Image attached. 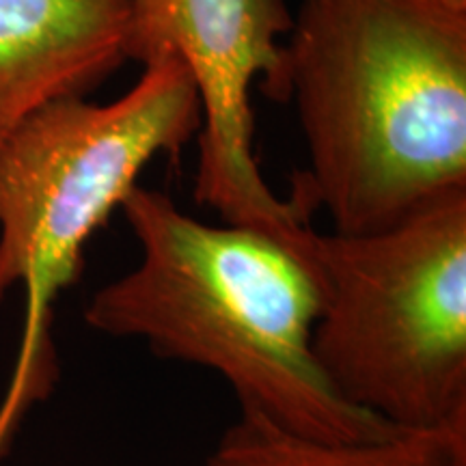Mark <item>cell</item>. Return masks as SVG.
<instances>
[{
	"label": "cell",
	"mask_w": 466,
	"mask_h": 466,
	"mask_svg": "<svg viewBox=\"0 0 466 466\" xmlns=\"http://www.w3.org/2000/svg\"><path fill=\"white\" fill-rule=\"evenodd\" d=\"M141 248L130 272L85 311L97 333L141 339L162 359L208 367L242 415L307 439L374 442L400 434L350 406L313 357L324 288L307 242L244 225H208L167 192L137 186L121 206Z\"/></svg>",
	"instance_id": "obj_1"
},
{
	"label": "cell",
	"mask_w": 466,
	"mask_h": 466,
	"mask_svg": "<svg viewBox=\"0 0 466 466\" xmlns=\"http://www.w3.org/2000/svg\"><path fill=\"white\" fill-rule=\"evenodd\" d=\"M300 175L335 233H370L466 186V9L302 0L288 35Z\"/></svg>",
	"instance_id": "obj_2"
},
{
	"label": "cell",
	"mask_w": 466,
	"mask_h": 466,
	"mask_svg": "<svg viewBox=\"0 0 466 466\" xmlns=\"http://www.w3.org/2000/svg\"><path fill=\"white\" fill-rule=\"evenodd\" d=\"M201 130L184 63L162 55L110 104L69 97L0 145V302L26 294L25 341L0 432L50 384V316L80 279L86 242L138 186L151 160L179 156Z\"/></svg>",
	"instance_id": "obj_3"
},
{
	"label": "cell",
	"mask_w": 466,
	"mask_h": 466,
	"mask_svg": "<svg viewBox=\"0 0 466 466\" xmlns=\"http://www.w3.org/2000/svg\"><path fill=\"white\" fill-rule=\"evenodd\" d=\"M324 300L313 357L398 432L466 423V186L370 233H313Z\"/></svg>",
	"instance_id": "obj_4"
},
{
	"label": "cell",
	"mask_w": 466,
	"mask_h": 466,
	"mask_svg": "<svg viewBox=\"0 0 466 466\" xmlns=\"http://www.w3.org/2000/svg\"><path fill=\"white\" fill-rule=\"evenodd\" d=\"M291 17L285 0H130V61L173 55L188 69L201 106L195 199L227 225L275 233L291 242L311 238L316 209L305 186L281 199L255 160L253 85L289 102Z\"/></svg>",
	"instance_id": "obj_5"
},
{
	"label": "cell",
	"mask_w": 466,
	"mask_h": 466,
	"mask_svg": "<svg viewBox=\"0 0 466 466\" xmlns=\"http://www.w3.org/2000/svg\"><path fill=\"white\" fill-rule=\"evenodd\" d=\"M130 0H0V145L130 61Z\"/></svg>",
	"instance_id": "obj_6"
},
{
	"label": "cell",
	"mask_w": 466,
	"mask_h": 466,
	"mask_svg": "<svg viewBox=\"0 0 466 466\" xmlns=\"http://www.w3.org/2000/svg\"><path fill=\"white\" fill-rule=\"evenodd\" d=\"M201 466H466V423L374 442H324L240 415Z\"/></svg>",
	"instance_id": "obj_7"
},
{
	"label": "cell",
	"mask_w": 466,
	"mask_h": 466,
	"mask_svg": "<svg viewBox=\"0 0 466 466\" xmlns=\"http://www.w3.org/2000/svg\"><path fill=\"white\" fill-rule=\"evenodd\" d=\"M445 3H450V5H453V7L466 9V0H445Z\"/></svg>",
	"instance_id": "obj_8"
}]
</instances>
